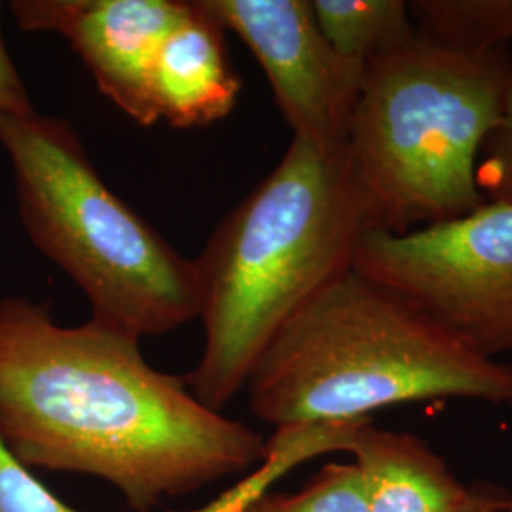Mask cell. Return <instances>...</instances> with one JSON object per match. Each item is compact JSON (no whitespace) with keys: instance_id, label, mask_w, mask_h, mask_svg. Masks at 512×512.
<instances>
[{"instance_id":"cell-1","label":"cell","mask_w":512,"mask_h":512,"mask_svg":"<svg viewBox=\"0 0 512 512\" xmlns=\"http://www.w3.org/2000/svg\"><path fill=\"white\" fill-rule=\"evenodd\" d=\"M139 340L0 298V439L29 469L109 482L135 512L262 463L266 440L148 365Z\"/></svg>"},{"instance_id":"cell-2","label":"cell","mask_w":512,"mask_h":512,"mask_svg":"<svg viewBox=\"0 0 512 512\" xmlns=\"http://www.w3.org/2000/svg\"><path fill=\"white\" fill-rule=\"evenodd\" d=\"M368 230L348 148L294 139L274 171L224 217L198 256L203 353L184 378L220 412L283 325L353 268Z\"/></svg>"},{"instance_id":"cell-3","label":"cell","mask_w":512,"mask_h":512,"mask_svg":"<svg viewBox=\"0 0 512 512\" xmlns=\"http://www.w3.org/2000/svg\"><path fill=\"white\" fill-rule=\"evenodd\" d=\"M245 389L249 410L275 427L344 423L435 399L512 406V365L351 268L275 334Z\"/></svg>"},{"instance_id":"cell-4","label":"cell","mask_w":512,"mask_h":512,"mask_svg":"<svg viewBox=\"0 0 512 512\" xmlns=\"http://www.w3.org/2000/svg\"><path fill=\"white\" fill-rule=\"evenodd\" d=\"M509 52H467L416 35L365 65L349 164L368 230L406 234L486 203L476 167L509 109Z\"/></svg>"},{"instance_id":"cell-5","label":"cell","mask_w":512,"mask_h":512,"mask_svg":"<svg viewBox=\"0 0 512 512\" xmlns=\"http://www.w3.org/2000/svg\"><path fill=\"white\" fill-rule=\"evenodd\" d=\"M0 147L27 236L88 296L93 319L143 338L200 315L196 262L110 190L65 118L0 116Z\"/></svg>"},{"instance_id":"cell-6","label":"cell","mask_w":512,"mask_h":512,"mask_svg":"<svg viewBox=\"0 0 512 512\" xmlns=\"http://www.w3.org/2000/svg\"><path fill=\"white\" fill-rule=\"evenodd\" d=\"M353 270L403 294L478 353H511L512 203L486 202L406 234L366 230Z\"/></svg>"},{"instance_id":"cell-7","label":"cell","mask_w":512,"mask_h":512,"mask_svg":"<svg viewBox=\"0 0 512 512\" xmlns=\"http://www.w3.org/2000/svg\"><path fill=\"white\" fill-rule=\"evenodd\" d=\"M198 2L255 55L294 139L323 148L346 145L365 63L330 46L315 21L311 0Z\"/></svg>"},{"instance_id":"cell-8","label":"cell","mask_w":512,"mask_h":512,"mask_svg":"<svg viewBox=\"0 0 512 512\" xmlns=\"http://www.w3.org/2000/svg\"><path fill=\"white\" fill-rule=\"evenodd\" d=\"M21 31L65 38L105 97L141 126L158 120L148 78L164 38L183 19L186 0H14Z\"/></svg>"},{"instance_id":"cell-9","label":"cell","mask_w":512,"mask_h":512,"mask_svg":"<svg viewBox=\"0 0 512 512\" xmlns=\"http://www.w3.org/2000/svg\"><path fill=\"white\" fill-rule=\"evenodd\" d=\"M241 86L219 21L198 0L188 2L150 69L148 95L156 120L177 129L209 126L232 112Z\"/></svg>"},{"instance_id":"cell-10","label":"cell","mask_w":512,"mask_h":512,"mask_svg":"<svg viewBox=\"0 0 512 512\" xmlns=\"http://www.w3.org/2000/svg\"><path fill=\"white\" fill-rule=\"evenodd\" d=\"M336 450L355 456L365 478L370 512H456L469 497L446 461L427 442L374 427L372 420L340 423Z\"/></svg>"},{"instance_id":"cell-11","label":"cell","mask_w":512,"mask_h":512,"mask_svg":"<svg viewBox=\"0 0 512 512\" xmlns=\"http://www.w3.org/2000/svg\"><path fill=\"white\" fill-rule=\"evenodd\" d=\"M311 8L330 46L365 65L418 35L404 0H311Z\"/></svg>"},{"instance_id":"cell-12","label":"cell","mask_w":512,"mask_h":512,"mask_svg":"<svg viewBox=\"0 0 512 512\" xmlns=\"http://www.w3.org/2000/svg\"><path fill=\"white\" fill-rule=\"evenodd\" d=\"M418 33L467 52H509L512 0H412Z\"/></svg>"},{"instance_id":"cell-13","label":"cell","mask_w":512,"mask_h":512,"mask_svg":"<svg viewBox=\"0 0 512 512\" xmlns=\"http://www.w3.org/2000/svg\"><path fill=\"white\" fill-rule=\"evenodd\" d=\"M194 512H370L365 478L355 463H330L296 494H264L239 505Z\"/></svg>"},{"instance_id":"cell-14","label":"cell","mask_w":512,"mask_h":512,"mask_svg":"<svg viewBox=\"0 0 512 512\" xmlns=\"http://www.w3.org/2000/svg\"><path fill=\"white\" fill-rule=\"evenodd\" d=\"M0 512H82L65 505L0 439Z\"/></svg>"},{"instance_id":"cell-15","label":"cell","mask_w":512,"mask_h":512,"mask_svg":"<svg viewBox=\"0 0 512 512\" xmlns=\"http://www.w3.org/2000/svg\"><path fill=\"white\" fill-rule=\"evenodd\" d=\"M476 181L486 202L512 203V82L505 122L482 147Z\"/></svg>"},{"instance_id":"cell-16","label":"cell","mask_w":512,"mask_h":512,"mask_svg":"<svg viewBox=\"0 0 512 512\" xmlns=\"http://www.w3.org/2000/svg\"><path fill=\"white\" fill-rule=\"evenodd\" d=\"M2 14V4H0ZM29 92L23 78L19 76L18 67L6 50L2 29H0V116H21L33 112Z\"/></svg>"},{"instance_id":"cell-17","label":"cell","mask_w":512,"mask_h":512,"mask_svg":"<svg viewBox=\"0 0 512 512\" xmlns=\"http://www.w3.org/2000/svg\"><path fill=\"white\" fill-rule=\"evenodd\" d=\"M511 501V495L503 488L486 482H475L469 486V497L456 512H505Z\"/></svg>"},{"instance_id":"cell-18","label":"cell","mask_w":512,"mask_h":512,"mask_svg":"<svg viewBox=\"0 0 512 512\" xmlns=\"http://www.w3.org/2000/svg\"><path fill=\"white\" fill-rule=\"evenodd\" d=\"M505 512H512V501H511V503H509V507H507V509H505Z\"/></svg>"}]
</instances>
